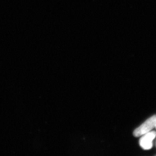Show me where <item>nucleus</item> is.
Wrapping results in <instances>:
<instances>
[{
    "label": "nucleus",
    "instance_id": "f257e3e1",
    "mask_svg": "<svg viewBox=\"0 0 156 156\" xmlns=\"http://www.w3.org/2000/svg\"><path fill=\"white\" fill-rule=\"evenodd\" d=\"M156 123V116L154 115L134 130L133 132L134 136L136 137H139L149 133L153 128L155 127Z\"/></svg>",
    "mask_w": 156,
    "mask_h": 156
},
{
    "label": "nucleus",
    "instance_id": "f03ea898",
    "mask_svg": "<svg viewBox=\"0 0 156 156\" xmlns=\"http://www.w3.org/2000/svg\"><path fill=\"white\" fill-rule=\"evenodd\" d=\"M156 136V131H151L144 134L139 140L141 147L144 150H149L152 147L153 141Z\"/></svg>",
    "mask_w": 156,
    "mask_h": 156
},
{
    "label": "nucleus",
    "instance_id": "7ed1b4c3",
    "mask_svg": "<svg viewBox=\"0 0 156 156\" xmlns=\"http://www.w3.org/2000/svg\"><path fill=\"white\" fill-rule=\"evenodd\" d=\"M155 127L156 128V126H155Z\"/></svg>",
    "mask_w": 156,
    "mask_h": 156
}]
</instances>
